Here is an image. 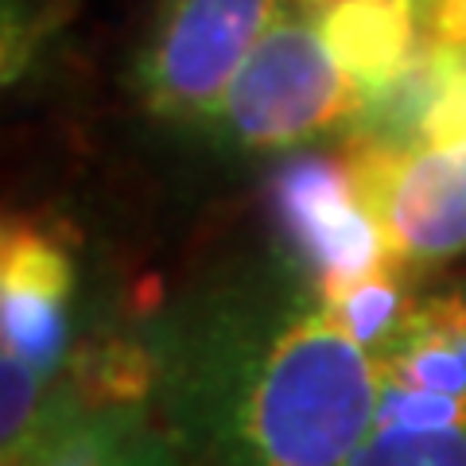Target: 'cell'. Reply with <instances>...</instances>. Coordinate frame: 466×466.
I'll use <instances>...</instances> for the list:
<instances>
[{"label":"cell","instance_id":"obj_1","mask_svg":"<svg viewBox=\"0 0 466 466\" xmlns=\"http://www.w3.org/2000/svg\"><path fill=\"white\" fill-rule=\"evenodd\" d=\"M408 268L330 288L284 245L140 327L152 404L195 466H346L370 431Z\"/></svg>","mask_w":466,"mask_h":466},{"label":"cell","instance_id":"obj_2","mask_svg":"<svg viewBox=\"0 0 466 466\" xmlns=\"http://www.w3.org/2000/svg\"><path fill=\"white\" fill-rule=\"evenodd\" d=\"M370 90L339 63L311 0H288L207 121L233 156H284L361 125Z\"/></svg>","mask_w":466,"mask_h":466},{"label":"cell","instance_id":"obj_3","mask_svg":"<svg viewBox=\"0 0 466 466\" xmlns=\"http://www.w3.org/2000/svg\"><path fill=\"white\" fill-rule=\"evenodd\" d=\"M346 466H466V284L408 303L385 342L370 431Z\"/></svg>","mask_w":466,"mask_h":466},{"label":"cell","instance_id":"obj_4","mask_svg":"<svg viewBox=\"0 0 466 466\" xmlns=\"http://www.w3.org/2000/svg\"><path fill=\"white\" fill-rule=\"evenodd\" d=\"M78 260L43 222L5 226L0 241V440L12 455L70 366Z\"/></svg>","mask_w":466,"mask_h":466},{"label":"cell","instance_id":"obj_5","mask_svg":"<svg viewBox=\"0 0 466 466\" xmlns=\"http://www.w3.org/2000/svg\"><path fill=\"white\" fill-rule=\"evenodd\" d=\"M284 5L288 0H156L133 58L137 101L159 121L207 128Z\"/></svg>","mask_w":466,"mask_h":466},{"label":"cell","instance_id":"obj_6","mask_svg":"<svg viewBox=\"0 0 466 466\" xmlns=\"http://www.w3.org/2000/svg\"><path fill=\"white\" fill-rule=\"evenodd\" d=\"M272 207L280 245L330 288H358L400 268L373 214L354 152L291 159L276 175Z\"/></svg>","mask_w":466,"mask_h":466},{"label":"cell","instance_id":"obj_7","mask_svg":"<svg viewBox=\"0 0 466 466\" xmlns=\"http://www.w3.org/2000/svg\"><path fill=\"white\" fill-rule=\"evenodd\" d=\"M350 152L400 268L420 272L466 257V137L408 148L358 140Z\"/></svg>","mask_w":466,"mask_h":466},{"label":"cell","instance_id":"obj_8","mask_svg":"<svg viewBox=\"0 0 466 466\" xmlns=\"http://www.w3.org/2000/svg\"><path fill=\"white\" fill-rule=\"evenodd\" d=\"M5 466H195V459L152 400L101 397L63 373Z\"/></svg>","mask_w":466,"mask_h":466},{"label":"cell","instance_id":"obj_9","mask_svg":"<svg viewBox=\"0 0 466 466\" xmlns=\"http://www.w3.org/2000/svg\"><path fill=\"white\" fill-rule=\"evenodd\" d=\"M339 63L370 90V106L431 47L420 0H311Z\"/></svg>","mask_w":466,"mask_h":466}]
</instances>
